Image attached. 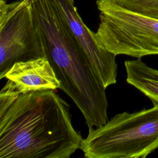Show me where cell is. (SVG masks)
I'll return each instance as SVG.
<instances>
[{"label": "cell", "instance_id": "obj_4", "mask_svg": "<svg viewBox=\"0 0 158 158\" xmlns=\"http://www.w3.org/2000/svg\"><path fill=\"white\" fill-rule=\"evenodd\" d=\"M100 23L95 38L117 56L141 58L158 54V20L125 9L113 0H98Z\"/></svg>", "mask_w": 158, "mask_h": 158}, {"label": "cell", "instance_id": "obj_8", "mask_svg": "<svg viewBox=\"0 0 158 158\" xmlns=\"http://www.w3.org/2000/svg\"><path fill=\"white\" fill-rule=\"evenodd\" d=\"M127 82L148 97L153 104H158V70L138 58L125 61Z\"/></svg>", "mask_w": 158, "mask_h": 158}, {"label": "cell", "instance_id": "obj_5", "mask_svg": "<svg viewBox=\"0 0 158 158\" xmlns=\"http://www.w3.org/2000/svg\"><path fill=\"white\" fill-rule=\"evenodd\" d=\"M46 57L31 4L21 0L0 16V79L16 62Z\"/></svg>", "mask_w": 158, "mask_h": 158}, {"label": "cell", "instance_id": "obj_9", "mask_svg": "<svg viewBox=\"0 0 158 158\" xmlns=\"http://www.w3.org/2000/svg\"><path fill=\"white\" fill-rule=\"evenodd\" d=\"M120 7L158 20V0H113Z\"/></svg>", "mask_w": 158, "mask_h": 158}, {"label": "cell", "instance_id": "obj_7", "mask_svg": "<svg viewBox=\"0 0 158 158\" xmlns=\"http://www.w3.org/2000/svg\"><path fill=\"white\" fill-rule=\"evenodd\" d=\"M20 94L60 89V83L46 57L15 63L6 74Z\"/></svg>", "mask_w": 158, "mask_h": 158}, {"label": "cell", "instance_id": "obj_10", "mask_svg": "<svg viewBox=\"0 0 158 158\" xmlns=\"http://www.w3.org/2000/svg\"><path fill=\"white\" fill-rule=\"evenodd\" d=\"M20 94V93L17 91L14 83L7 80L0 92V115L8 109Z\"/></svg>", "mask_w": 158, "mask_h": 158}, {"label": "cell", "instance_id": "obj_2", "mask_svg": "<svg viewBox=\"0 0 158 158\" xmlns=\"http://www.w3.org/2000/svg\"><path fill=\"white\" fill-rule=\"evenodd\" d=\"M46 57L60 83V89L80 109L89 128L108 120L106 88L51 0L30 3Z\"/></svg>", "mask_w": 158, "mask_h": 158}, {"label": "cell", "instance_id": "obj_1", "mask_svg": "<svg viewBox=\"0 0 158 158\" xmlns=\"http://www.w3.org/2000/svg\"><path fill=\"white\" fill-rule=\"evenodd\" d=\"M83 139L54 90L20 94L0 115V158H69Z\"/></svg>", "mask_w": 158, "mask_h": 158}, {"label": "cell", "instance_id": "obj_3", "mask_svg": "<svg viewBox=\"0 0 158 158\" xmlns=\"http://www.w3.org/2000/svg\"><path fill=\"white\" fill-rule=\"evenodd\" d=\"M158 149V104L117 114L89 128L80 149L87 158H144Z\"/></svg>", "mask_w": 158, "mask_h": 158}, {"label": "cell", "instance_id": "obj_6", "mask_svg": "<svg viewBox=\"0 0 158 158\" xmlns=\"http://www.w3.org/2000/svg\"><path fill=\"white\" fill-rule=\"evenodd\" d=\"M71 35L88 57L96 75L106 88L117 81V64L115 55L97 42L95 32L83 22L74 0H51Z\"/></svg>", "mask_w": 158, "mask_h": 158}, {"label": "cell", "instance_id": "obj_11", "mask_svg": "<svg viewBox=\"0 0 158 158\" xmlns=\"http://www.w3.org/2000/svg\"><path fill=\"white\" fill-rule=\"evenodd\" d=\"M33 0H21L22 5H28L30 4Z\"/></svg>", "mask_w": 158, "mask_h": 158}]
</instances>
